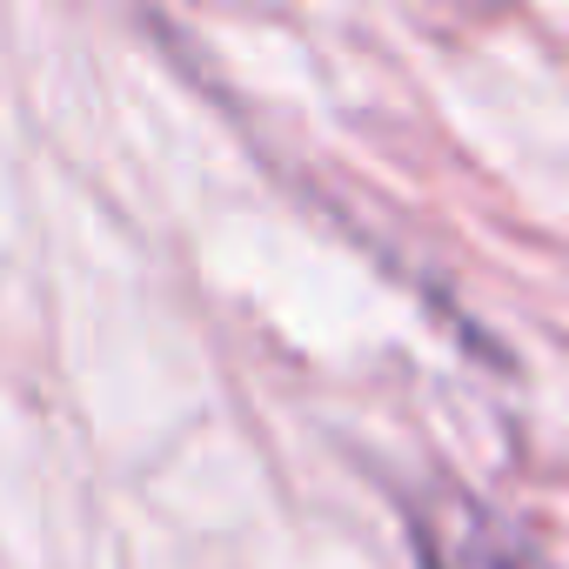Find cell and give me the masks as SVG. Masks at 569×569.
Listing matches in <instances>:
<instances>
[{
  "label": "cell",
  "mask_w": 569,
  "mask_h": 569,
  "mask_svg": "<svg viewBox=\"0 0 569 569\" xmlns=\"http://www.w3.org/2000/svg\"><path fill=\"white\" fill-rule=\"evenodd\" d=\"M422 562L429 569H549L522 529H509L469 496H442L422 516Z\"/></svg>",
  "instance_id": "1"
}]
</instances>
